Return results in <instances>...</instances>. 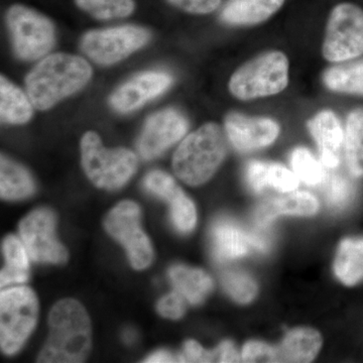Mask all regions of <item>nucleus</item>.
<instances>
[{
  "mask_svg": "<svg viewBox=\"0 0 363 363\" xmlns=\"http://www.w3.org/2000/svg\"><path fill=\"white\" fill-rule=\"evenodd\" d=\"M81 156L86 176L97 188L105 190L123 187L138 169L135 152L126 149H106L94 131H87L82 136Z\"/></svg>",
  "mask_w": 363,
  "mask_h": 363,
  "instance_id": "4",
  "label": "nucleus"
},
{
  "mask_svg": "<svg viewBox=\"0 0 363 363\" xmlns=\"http://www.w3.org/2000/svg\"><path fill=\"white\" fill-rule=\"evenodd\" d=\"M56 216L48 208L35 210L21 220V240L35 262L63 264L68 259L66 248L56 238Z\"/></svg>",
  "mask_w": 363,
  "mask_h": 363,
  "instance_id": "11",
  "label": "nucleus"
},
{
  "mask_svg": "<svg viewBox=\"0 0 363 363\" xmlns=\"http://www.w3.org/2000/svg\"><path fill=\"white\" fill-rule=\"evenodd\" d=\"M167 1L181 11L193 14L213 13L221 4V0H167Z\"/></svg>",
  "mask_w": 363,
  "mask_h": 363,
  "instance_id": "36",
  "label": "nucleus"
},
{
  "mask_svg": "<svg viewBox=\"0 0 363 363\" xmlns=\"http://www.w3.org/2000/svg\"><path fill=\"white\" fill-rule=\"evenodd\" d=\"M354 195V188L350 181L341 176H333L326 186V199L331 207L342 209L347 206Z\"/></svg>",
  "mask_w": 363,
  "mask_h": 363,
  "instance_id": "33",
  "label": "nucleus"
},
{
  "mask_svg": "<svg viewBox=\"0 0 363 363\" xmlns=\"http://www.w3.org/2000/svg\"><path fill=\"white\" fill-rule=\"evenodd\" d=\"M321 346V335L314 329H294L277 348V362H312Z\"/></svg>",
  "mask_w": 363,
  "mask_h": 363,
  "instance_id": "19",
  "label": "nucleus"
},
{
  "mask_svg": "<svg viewBox=\"0 0 363 363\" xmlns=\"http://www.w3.org/2000/svg\"><path fill=\"white\" fill-rule=\"evenodd\" d=\"M291 164L298 180H302L307 185L316 186L324 181L323 167L307 149L298 147L294 150Z\"/></svg>",
  "mask_w": 363,
  "mask_h": 363,
  "instance_id": "29",
  "label": "nucleus"
},
{
  "mask_svg": "<svg viewBox=\"0 0 363 363\" xmlns=\"http://www.w3.org/2000/svg\"><path fill=\"white\" fill-rule=\"evenodd\" d=\"M179 362V357H175L168 351L161 350L157 351L154 354L147 358L145 362L160 363V362Z\"/></svg>",
  "mask_w": 363,
  "mask_h": 363,
  "instance_id": "40",
  "label": "nucleus"
},
{
  "mask_svg": "<svg viewBox=\"0 0 363 363\" xmlns=\"http://www.w3.org/2000/svg\"><path fill=\"white\" fill-rule=\"evenodd\" d=\"M308 128L317 143L322 164L327 168H336L344 142V131L337 116L331 111L319 112L308 123Z\"/></svg>",
  "mask_w": 363,
  "mask_h": 363,
  "instance_id": "16",
  "label": "nucleus"
},
{
  "mask_svg": "<svg viewBox=\"0 0 363 363\" xmlns=\"http://www.w3.org/2000/svg\"><path fill=\"white\" fill-rule=\"evenodd\" d=\"M187 119L175 109H164L149 117L138 140V150L143 160L161 156L164 150L184 138Z\"/></svg>",
  "mask_w": 363,
  "mask_h": 363,
  "instance_id": "12",
  "label": "nucleus"
},
{
  "mask_svg": "<svg viewBox=\"0 0 363 363\" xmlns=\"http://www.w3.org/2000/svg\"><path fill=\"white\" fill-rule=\"evenodd\" d=\"M135 336H136L135 332L133 330H130V329H128V330H126L125 332H124L123 339L126 343L130 344V343H133V341H135Z\"/></svg>",
  "mask_w": 363,
  "mask_h": 363,
  "instance_id": "41",
  "label": "nucleus"
},
{
  "mask_svg": "<svg viewBox=\"0 0 363 363\" xmlns=\"http://www.w3.org/2000/svg\"><path fill=\"white\" fill-rule=\"evenodd\" d=\"M76 6L97 20L128 18L135 11V0H75Z\"/></svg>",
  "mask_w": 363,
  "mask_h": 363,
  "instance_id": "27",
  "label": "nucleus"
},
{
  "mask_svg": "<svg viewBox=\"0 0 363 363\" xmlns=\"http://www.w3.org/2000/svg\"><path fill=\"white\" fill-rule=\"evenodd\" d=\"M215 359L219 362H238L240 360V354L230 341H224L214 350Z\"/></svg>",
  "mask_w": 363,
  "mask_h": 363,
  "instance_id": "39",
  "label": "nucleus"
},
{
  "mask_svg": "<svg viewBox=\"0 0 363 363\" xmlns=\"http://www.w3.org/2000/svg\"><path fill=\"white\" fill-rule=\"evenodd\" d=\"M140 221V207L130 200L116 205L104 220L107 233L123 245L131 266L136 269H147L154 257L152 245Z\"/></svg>",
  "mask_w": 363,
  "mask_h": 363,
  "instance_id": "10",
  "label": "nucleus"
},
{
  "mask_svg": "<svg viewBox=\"0 0 363 363\" xmlns=\"http://www.w3.org/2000/svg\"><path fill=\"white\" fill-rule=\"evenodd\" d=\"M319 210V202L314 195L308 192H290L284 197L277 198L264 203L259 208L255 215L257 224L266 227L279 215L294 216H312Z\"/></svg>",
  "mask_w": 363,
  "mask_h": 363,
  "instance_id": "17",
  "label": "nucleus"
},
{
  "mask_svg": "<svg viewBox=\"0 0 363 363\" xmlns=\"http://www.w3.org/2000/svg\"><path fill=\"white\" fill-rule=\"evenodd\" d=\"M169 277L177 292L193 305L202 303L213 289V281L202 269L177 264L169 269Z\"/></svg>",
  "mask_w": 363,
  "mask_h": 363,
  "instance_id": "20",
  "label": "nucleus"
},
{
  "mask_svg": "<svg viewBox=\"0 0 363 363\" xmlns=\"http://www.w3.org/2000/svg\"><path fill=\"white\" fill-rule=\"evenodd\" d=\"M171 208L172 220L182 233H188L194 229L197 222V211L194 203L181 190L168 201Z\"/></svg>",
  "mask_w": 363,
  "mask_h": 363,
  "instance_id": "30",
  "label": "nucleus"
},
{
  "mask_svg": "<svg viewBox=\"0 0 363 363\" xmlns=\"http://www.w3.org/2000/svg\"><path fill=\"white\" fill-rule=\"evenodd\" d=\"M14 52L23 61H35L51 51L55 44V26L44 14L30 7L14 4L6 16Z\"/></svg>",
  "mask_w": 363,
  "mask_h": 363,
  "instance_id": "7",
  "label": "nucleus"
},
{
  "mask_svg": "<svg viewBox=\"0 0 363 363\" xmlns=\"http://www.w3.org/2000/svg\"><path fill=\"white\" fill-rule=\"evenodd\" d=\"M173 82L164 72H143L126 81L111 96L112 108L121 113L135 111L162 94Z\"/></svg>",
  "mask_w": 363,
  "mask_h": 363,
  "instance_id": "14",
  "label": "nucleus"
},
{
  "mask_svg": "<svg viewBox=\"0 0 363 363\" xmlns=\"http://www.w3.org/2000/svg\"><path fill=\"white\" fill-rule=\"evenodd\" d=\"M264 186L276 189L281 193H290L298 187V178L295 173L278 162H267L264 175Z\"/></svg>",
  "mask_w": 363,
  "mask_h": 363,
  "instance_id": "31",
  "label": "nucleus"
},
{
  "mask_svg": "<svg viewBox=\"0 0 363 363\" xmlns=\"http://www.w3.org/2000/svg\"><path fill=\"white\" fill-rule=\"evenodd\" d=\"M49 327V337L38 362H85L91 350V322L80 303L73 298L57 303L50 313Z\"/></svg>",
  "mask_w": 363,
  "mask_h": 363,
  "instance_id": "2",
  "label": "nucleus"
},
{
  "mask_svg": "<svg viewBox=\"0 0 363 363\" xmlns=\"http://www.w3.org/2000/svg\"><path fill=\"white\" fill-rule=\"evenodd\" d=\"M224 128L229 142L241 152H255L276 142L279 125L267 117H250L238 112L227 114Z\"/></svg>",
  "mask_w": 363,
  "mask_h": 363,
  "instance_id": "13",
  "label": "nucleus"
},
{
  "mask_svg": "<svg viewBox=\"0 0 363 363\" xmlns=\"http://www.w3.org/2000/svg\"><path fill=\"white\" fill-rule=\"evenodd\" d=\"M285 0H228L221 20L228 25L253 26L264 23L283 6Z\"/></svg>",
  "mask_w": 363,
  "mask_h": 363,
  "instance_id": "18",
  "label": "nucleus"
},
{
  "mask_svg": "<svg viewBox=\"0 0 363 363\" xmlns=\"http://www.w3.org/2000/svg\"><path fill=\"white\" fill-rule=\"evenodd\" d=\"M322 55L331 63H341L363 55V9L350 2H343L332 9Z\"/></svg>",
  "mask_w": 363,
  "mask_h": 363,
  "instance_id": "8",
  "label": "nucleus"
},
{
  "mask_svg": "<svg viewBox=\"0 0 363 363\" xmlns=\"http://www.w3.org/2000/svg\"><path fill=\"white\" fill-rule=\"evenodd\" d=\"M215 259L227 262L245 257L250 250L266 252L269 243L262 234L248 233L238 224L226 219L216 221L211 231Z\"/></svg>",
  "mask_w": 363,
  "mask_h": 363,
  "instance_id": "15",
  "label": "nucleus"
},
{
  "mask_svg": "<svg viewBox=\"0 0 363 363\" xmlns=\"http://www.w3.org/2000/svg\"><path fill=\"white\" fill-rule=\"evenodd\" d=\"M214 360V351L203 350L202 346L194 340L185 343L183 354L179 357V362H211Z\"/></svg>",
  "mask_w": 363,
  "mask_h": 363,
  "instance_id": "37",
  "label": "nucleus"
},
{
  "mask_svg": "<svg viewBox=\"0 0 363 363\" xmlns=\"http://www.w3.org/2000/svg\"><path fill=\"white\" fill-rule=\"evenodd\" d=\"M33 114V105L30 97L18 86L0 78V117L2 123L25 124L30 121Z\"/></svg>",
  "mask_w": 363,
  "mask_h": 363,
  "instance_id": "23",
  "label": "nucleus"
},
{
  "mask_svg": "<svg viewBox=\"0 0 363 363\" xmlns=\"http://www.w3.org/2000/svg\"><path fill=\"white\" fill-rule=\"evenodd\" d=\"M289 84V60L284 52L271 51L259 55L234 72L229 91L240 100L272 96Z\"/></svg>",
  "mask_w": 363,
  "mask_h": 363,
  "instance_id": "5",
  "label": "nucleus"
},
{
  "mask_svg": "<svg viewBox=\"0 0 363 363\" xmlns=\"http://www.w3.org/2000/svg\"><path fill=\"white\" fill-rule=\"evenodd\" d=\"M322 80L334 92L363 96V57L329 67L324 71Z\"/></svg>",
  "mask_w": 363,
  "mask_h": 363,
  "instance_id": "22",
  "label": "nucleus"
},
{
  "mask_svg": "<svg viewBox=\"0 0 363 363\" xmlns=\"http://www.w3.org/2000/svg\"><path fill=\"white\" fill-rule=\"evenodd\" d=\"M266 162L252 161L248 162L245 169V178L248 186L255 192L264 190V174L266 169Z\"/></svg>",
  "mask_w": 363,
  "mask_h": 363,
  "instance_id": "38",
  "label": "nucleus"
},
{
  "mask_svg": "<svg viewBox=\"0 0 363 363\" xmlns=\"http://www.w3.org/2000/svg\"><path fill=\"white\" fill-rule=\"evenodd\" d=\"M92 68L75 55H49L40 60L26 78V94L35 109L48 111L75 94L89 82Z\"/></svg>",
  "mask_w": 363,
  "mask_h": 363,
  "instance_id": "1",
  "label": "nucleus"
},
{
  "mask_svg": "<svg viewBox=\"0 0 363 363\" xmlns=\"http://www.w3.org/2000/svg\"><path fill=\"white\" fill-rule=\"evenodd\" d=\"M345 157L351 175L363 177V107L350 112L346 121Z\"/></svg>",
  "mask_w": 363,
  "mask_h": 363,
  "instance_id": "26",
  "label": "nucleus"
},
{
  "mask_svg": "<svg viewBox=\"0 0 363 363\" xmlns=\"http://www.w3.org/2000/svg\"><path fill=\"white\" fill-rule=\"evenodd\" d=\"M226 152V136L220 126L204 124L179 145L173 157L174 172L187 185H202L216 173Z\"/></svg>",
  "mask_w": 363,
  "mask_h": 363,
  "instance_id": "3",
  "label": "nucleus"
},
{
  "mask_svg": "<svg viewBox=\"0 0 363 363\" xmlns=\"http://www.w3.org/2000/svg\"><path fill=\"white\" fill-rule=\"evenodd\" d=\"M143 185L149 192L167 202L182 190L169 174L162 171H152L147 174Z\"/></svg>",
  "mask_w": 363,
  "mask_h": 363,
  "instance_id": "32",
  "label": "nucleus"
},
{
  "mask_svg": "<svg viewBox=\"0 0 363 363\" xmlns=\"http://www.w3.org/2000/svg\"><path fill=\"white\" fill-rule=\"evenodd\" d=\"M241 359L245 362H277V348L259 341H250L243 346Z\"/></svg>",
  "mask_w": 363,
  "mask_h": 363,
  "instance_id": "34",
  "label": "nucleus"
},
{
  "mask_svg": "<svg viewBox=\"0 0 363 363\" xmlns=\"http://www.w3.org/2000/svg\"><path fill=\"white\" fill-rule=\"evenodd\" d=\"M147 28L136 26L94 30L81 40V49L88 58L102 66H111L142 49L150 40Z\"/></svg>",
  "mask_w": 363,
  "mask_h": 363,
  "instance_id": "9",
  "label": "nucleus"
},
{
  "mask_svg": "<svg viewBox=\"0 0 363 363\" xmlns=\"http://www.w3.org/2000/svg\"><path fill=\"white\" fill-rule=\"evenodd\" d=\"M39 314L37 296L28 286H16L0 295V345L7 355L16 354L35 329Z\"/></svg>",
  "mask_w": 363,
  "mask_h": 363,
  "instance_id": "6",
  "label": "nucleus"
},
{
  "mask_svg": "<svg viewBox=\"0 0 363 363\" xmlns=\"http://www.w3.org/2000/svg\"><path fill=\"white\" fill-rule=\"evenodd\" d=\"M334 272L345 286H355L363 281V236L341 241L334 262Z\"/></svg>",
  "mask_w": 363,
  "mask_h": 363,
  "instance_id": "21",
  "label": "nucleus"
},
{
  "mask_svg": "<svg viewBox=\"0 0 363 363\" xmlns=\"http://www.w3.org/2000/svg\"><path fill=\"white\" fill-rule=\"evenodd\" d=\"M30 174L21 164L1 156L0 160V194L2 199L21 200L35 193Z\"/></svg>",
  "mask_w": 363,
  "mask_h": 363,
  "instance_id": "24",
  "label": "nucleus"
},
{
  "mask_svg": "<svg viewBox=\"0 0 363 363\" xmlns=\"http://www.w3.org/2000/svg\"><path fill=\"white\" fill-rule=\"evenodd\" d=\"M186 298L180 293L174 292L162 297L157 303V311L162 317L178 320L186 311Z\"/></svg>",
  "mask_w": 363,
  "mask_h": 363,
  "instance_id": "35",
  "label": "nucleus"
},
{
  "mask_svg": "<svg viewBox=\"0 0 363 363\" xmlns=\"http://www.w3.org/2000/svg\"><path fill=\"white\" fill-rule=\"evenodd\" d=\"M2 250L6 264L0 272L1 286L25 283L28 279L30 255L23 241L16 236H7Z\"/></svg>",
  "mask_w": 363,
  "mask_h": 363,
  "instance_id": "25",
  "label": "nucleus"
},
{
  "mask_svg": "<svg viewBox=\"0 0 363 363\" xmlns=\"http://www.w3.org/2000/svg\"><path fill=\"white\" fill-rule=\"evenodd\" d=\"M221 281L225 292L240 304H248L257 296V284L247 272L227 271L222 274Z\"/></svg>",
  "mask_w": 363,
  "mask_h": 363,
  "instance_id": "28",
  "label": "nucleus"
}]
</instances>
